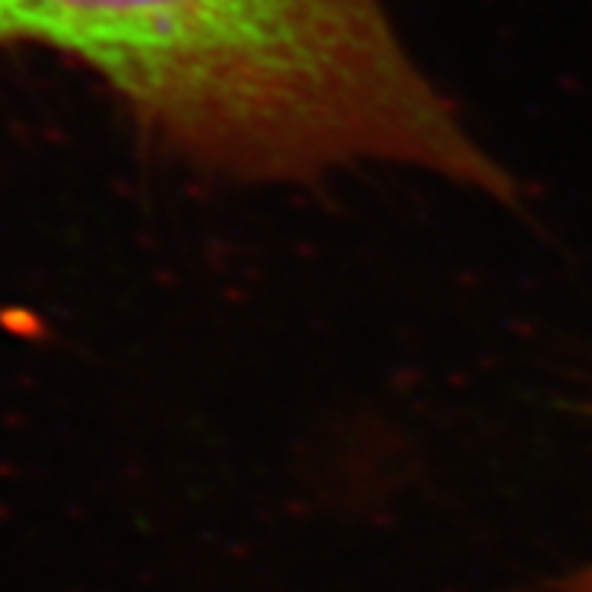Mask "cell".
<instances>
[{
  "label": "cell",
  "instance_id": "1",
  "mask_svg": "<svg viewBox=\"0 0 592 592\" xmlns=\"http://www.w3.org/2000/svg\"><path fill=\"white\" fill-rule=\"evenodd\" d=\"M10 47L86 67L149 145L201 172L284 185L389 165L520 197L386 0H0Z\"/></svg>",
  "mask_w": 592,
  "mask_h": 592
},
{
  "label": "cell",
  "instance_id": "2",
  "mask_svg": "<svg viewBox=\"0 0 592 592\" xmlns=\"http://www.w3.org/2000/svg\"><path fill=\"white\" fill-rule=\"evenodd\" d=\"M567 592H592V567L580 570V573L567 583Z\"/></svg>",
  "mask_w": 592,
  "mask_h": 592
}]
</instances>
